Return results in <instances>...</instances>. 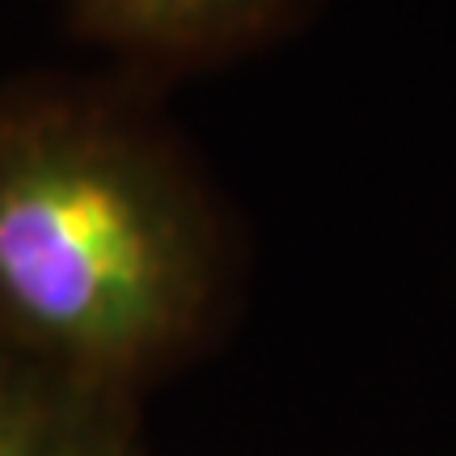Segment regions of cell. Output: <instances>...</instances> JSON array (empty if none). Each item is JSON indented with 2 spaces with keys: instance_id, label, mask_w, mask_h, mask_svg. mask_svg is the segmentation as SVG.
<instances>
[{
  "instance_id": "cell-1",
  "label": "cell",
  "mask_w": 456,
  "mask_h": 456,
  "mask_svg": "<svg viewBox=\"0 0 456 456\" xmlns=\"http://www.w3.org/2000/svg\"><path fill=\"white\" fill-rule=\"evenodd\" d=\"M237 216L127 72L0 81V346L144 402L232 334Z\"/></svg>"
},
{
  "instance_id": "cell-2",
  "label": "cell",
  "mask_w": 456,
  "mask_h": 456,
  "mask_svg": "<svg viewBox=\"0 0 456 456\" xmlns=\"http://www.w3.org/2000/svg\"><path fill=\"white\" fill-rule=\"evenodd\" d=\"M68 26L110 60L114 72L157 85L220 68L275 43L305 0H64Z\"/></svg>"
},
{
  "instance_id": "cell-3",
  "label": "cell",
  "mask_w": 456,
  "mask_h": 456,
  "mask_svg": "<svg viewBox=\"0 0 456 456\" xmlns=\"http://www.w3.org/2000/svg\"><path fill=\"white\" fill-rule=\"evenodd\" d=\"M0 456H152L140 402L0 346Z\"/></svg>"
}]
</instances>
